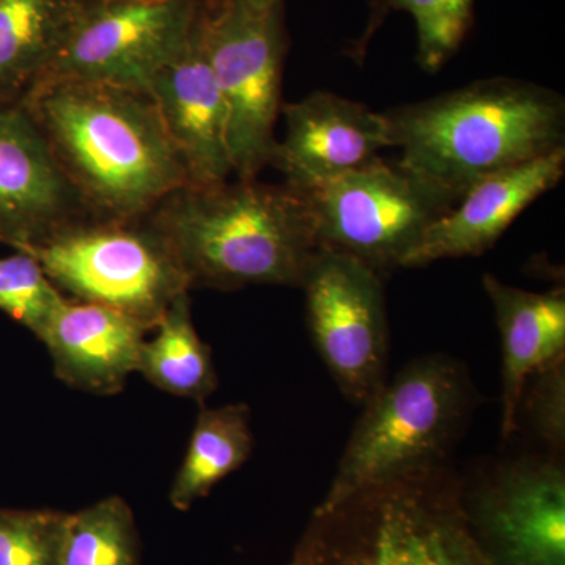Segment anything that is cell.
<instances>
[{"instance_id":"2","label":"cell","mask_w":565,"mask_h":565,"mask_svg":"<svg viewBox=\"0 0 565 565\" xmlns=\"http://www.w3.org/2000/svg\"><path fill=\"white\" fill-rule=\"evenodd\" d=\"M397 166L459 202L494 173L559 150L563 96L530 82L492 77L384 111Z\"/></svg>"},{"instance_id":"18","label":"cell","mask_w":565,"mask_h":565,"mask_svg":"<svg viewBox=\"0 0 565 565\" xmlns=\"http://www.w3.org/2000/svg\"><path fill=\"white\" fill-rule=\"evenodd\" d=\"M90 0H0V99L20 102L44 77Z\"/></svg>"},{"instance_id":"19","label":"cell","mask_w":565,"mask_h":565,"mask_svg":"<svg viewBox=\"0 0 565 565\" xmlns=\"http://www.w3.org/2000/svg\"><path fill=\"white\" fill-rule=\"evenodd\" d=\"M152 330L154 337L140 345L137 373L161 392L204 403L218 379L210 345L193 326L189 292L173 300Z\"/></svg>"},{"instance_id":"16","label":"cell","mask_w":565,"mask_h":565,"mask_svg":"<svg viewBox=\"0 0 565 565\" xmlns=\"http://www.w3.org/2000/svg\"><path fill=\"white\" fill-rule=\"evenodd\" d=\"M147 333L120 311L66 297L36 338L46 345L62 382L104 396L121 392L129 375L137 373Z\"/></svg>"},{"instance_id":"26","label":"cell","mask_w":565,"mask_h":565,"mask_svg":"<svg viewBox=\"0 0 565 565\" xmlns=\"http://www.w3.org/2000/svg\"><path fill=\"white\" fill-rule=\"evenodd\" d=\"M137 2H169V0H137Z\"/></svg>"},{"instance_id":"25","label":"cell","mask_w":565,"mask_h":565,"mask_svg":"<svg viewBox=\"0 0 565 565\" xmlns=\"http://www.w3.org/2000/svg\"><path fill=\"white\" fill-rule=\"evenodd\" d=\"M525 408L535 433L553 446L565 441V366L564 359L542 367L527 379L520 411ZM519 411V412H520Z\"/></svg>"},{"instance_id":"22","label":"cell","mask_w":565,"mask_h":565,"mask_svg":"<svg viewBox=\"0 0 565 565\" xmlns=\"http://www.w3.org/2000/svg\"><path fill=\"white\" fill-rule=\"evenodd\" d=\"M390 10L405 11L414 18L419 65L435 73L467 39L473 25L475 0H379L370 24L384 20Z\"/></svg>"},{"instance_id":"6","label":"cell","mask_w":565,"mask_h":565,"mask_svg":"<svg viewBox=\"0 0 565 565\" xmlns=\"http://www.w3.org/2000/svg\"><path fill=\"white\" fill-rule=\"evenodd\" d=\"M32 255L68 299L120 311L150 332L191 291L177 255L148 215L111 221L85 215L58 226Z\"/></svg>"},{"instance_id":"15","label":"cell","mask_w":565,"mask_h":565,"mask_svg":"<svg viewBox=\"0 0 565 565\" xmlns=\"http://www.w3.org/2000/svg\"><path fill=\"white\" fill-rule=\"evenodd\" d=\"M565 173V148L476 182L423 234L403 267L479 256L498 243L512 222Z\"/></svg>"},{"instance_id":"1","label":"cell","mask_w":565,"mask_h":565,"mask_svg":"<svg viewBox=\"0 0 565 565\" xmlns=\"http://www.w3.org/2000/svg\"><path fill=\"white\" fill-rule=\"evenodd\" d=\"M20 102L90 217H145L188 185L147 90L106 82L41 81Z\"/></svg>"},{"instance_id":"13","label":"cell","mask_w":565,"mask_h":565,"mask_svg":"<svg viewBox=\"0 0 565 565\" xmlns=\"http://www.w3.org/2000/svg\"><path fill=\"white\" fill-rule=\"evenodd\" d=\"M203 14L180 54L156 73L147 92L158 107L188 185L206 188L233 177L228 118L204 44Z\"/></svg>"},{"instance_id":"10","label":"cell","mask_w":565,"mask_h":565,"mask_svg":"<svg viewBox=\"0 0 565 565\" xmlns=\"http://www.w3.org/2000/svg\"><path fill=\"white\" fill-rule=\"evenodd\" d=\"M203 3L90 0L61 54L39 82H106L147 90L156 73L191 39Z\"/></svg>"},{"instance_id":"21","label":"cell","mask_w":565,"mask_h":565,"mask_svg":"<svg viewBox=\"0 0 565 565\" xmlns=\"http://www.w3.org/2000/svg\"><path fill=\"white\" fill-rule=\"evenodd\" d=\"M131 505L120 497L63 514L55 565H141Z\"/></svg>"},{"instance_id":"9","label":"cell","mask_w":565,"mask_h":565,"mask_svg":"<svg viewBox=\"0 0 565 565\" xmlns=\"http://www.w3.org/2000/svg\"><path fill=\"white\" fill-rule=\"evenodd\" d=\"M300 289L323 363L344 396L366 404L388 381L384 277L351 256L319 247Z\"/></svg>"},{"instance_id":"20","label":"cell","mask_w":565,"mask_h":565,"mask_svg":"<svg viewBox=\"0 0 565 565\" xmlns=\"http://www.w3.org/2000/svg\"><path fill=\"white\" fill-rule=\"evenodd\" d=\"M253 451L250 411L245 404L203 407L188 451L170 489V503L188 511L222 479L247 462Z\"/></svg>"},{"instance_id":"7","label":"cell","mask_w":565,"mask_h":565,"mask_svg":"<svg viewBox=\"0 0 565 565\" xmlns=\"http://www.w3.org/2000/svg\"><path fill=\"white\" fill-rule=\"evenodd\" d=\"M203 33L226 107L233 174L258 180L277 145L288 51L285 2L204 0Z\"/></svg>"},{"instance_id":"4","label":"cell","mask_w":565,"mask_h":565,"mask_svg":"<svg viewBox=\"0 0 565 565\" xmlns=\"http://www.w3.org/2000/svg\"><path fill=\"white\" fill-rule=\"evenodd\" d=\"M299 565H497L479 542L446 463L366 487L315 511Z\"/></svg>"},{"instance_id":"14","label":"cell","mask_w":565,"mask_h":565,"mask_svg":"<svg viewBox=\"0 0 565 565\" xmlns=\"http://www.w3.org/2000/svg\"><path fill=\"white\" fill-rule=\"evenodd\" d=\"M85 215L29 111L0 99V244L25 250Z\"/></svg>"},{"instance_id":"8","label":"cell","mask_w":565,"mask_h":565,"mask_svg":"<svg viewBox=\"0 0 565 565\" xmlns=\"http://www.w3.org/2000/svg\"><path fill=\"white\" fill-rule=\"evenodd\" d=\"M302 195L318 247L351 256L385 277L457 203L448 193L375 158Z\"/></svg>"},{"instance_id":"3","label":"cell","mask_w":565,"mask_h":565,"mask_svg":"<svg viewBox=\"0 0 565 565\" xmlns=\"http://www.w3.org/2000/svg\"><path fill=\"white\" fill-rule=\"evenodd\" d=\"M191 289L300 288L318 250L302 193L258 180L184 185L148 214Z\"/></svg>"},{"instance_id":"28","label":"cell","mask_w":565,"mask_h":565,"mask_svg":"<svg viewBox=\"0 0 565 565\" xmlns=\"http://www.w3.org/2000/svg\"><path fill=\"white\" fill-rule=\"evenodd\" d=\"M291 565H299V564H297L296 561H294V563Z\"/></svg>"},{"instance_id":"27","label":"cell","mask_w":565,"mask_h":565,"mask_svg":"<svg viewBox=\"0 0 565 565\" xmlns=\"http://www.w3.org/2000/svg\"><path fill=\"white\" fill-rule=\"evenodd\" d=\"M267 2L277 3V2H285V0H267Z\"/></svg>"},{"instance_id":"5","label":"cell","mask_w":565,"mask_h":565,"mask_svg":"<svg viewBox=\"0 0 565 565\" xmlns=\"http://www.w3.org/2000/svg\"><path fill=\"white\" fill-rule=\"evenodd\" d=\"M470 385L459 364L424 356L363 405L332 486L316 511L394 476L446 463L470 411Z\"/></svg>"},{"instance_id":"23","label":"cell","mask_w":565,"mask_h":565,"mask_svg":"<svg viewBox=\"0 0 565 565\" xmlns=\"http://www.w3.org/2000/svg\"><path fill=\"white\" fill-rule=\"evenodd\" d=\"M65 299L29 253L0 256V311L35 337Z\"/></svg>"},{"instance_id":"17","label":"cell","mask_w":565,"mask_h":565,"mask_svg":"<svg viewBox=\"0 0 565 565\" xmlns=\"http://www.w3.org/2000/svg\"><path fill=\"white\" fill-rule=\"evenodd\" d=\"M486 292L493 305L503 348V438L519 427L520 403L527 379L564 359L565 292H531L486 274Z\"/></svg>"},{"instance_id":"24","label":"cell","mask_w":565,"mask_h":565,"mask_svg":"<svg viewBox=\"0 0 565 565\" xmlns=\"http://www.w3.org/2000/svg\"><path fill=\"white\" fill-rule=\"evenodd\" d=\"M62 515L0 509V565H55Z\"/></svg>"},{"instance_id":"12","label":"cell","mask_w":565,"mask_h":565,"mask_svg":"<svg viewBox=\"0 0 565 565\" xmlns=\"http://www.w3.org/2000/svg\"><path fill=\"white\" fill-rule=\"evenodd\" d=\"M281 110L285 139L277 140L270 163L294 191H311L393 148L384 111L334 93L315 92Z\"/></svg>"},{"instance_id":"11","label":"cell","mask_w":565,"mask_h":565,"mask_svg":"<svg viewBox=\"0 0 565 565\" xmlns=\"http://www.w3.org/2000/svg\"><path fill=\"white\" fill-rule=\"evenodd\" d=\"M467 512L494 564L565 565V475L557 460L503 465Z\"/></svg>"}]
</instances>
